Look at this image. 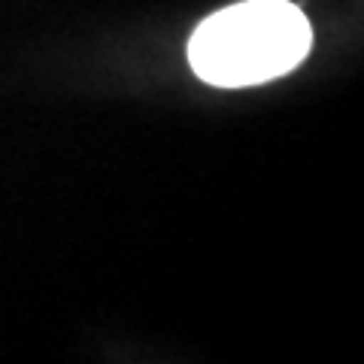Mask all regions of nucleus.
<instances>
[{"label":"nucleus","instance_id":"obj_1","mask_svg":"<svg viewBox=\"0 0 364 364\" xmlns=\"http://www.w3.org/2000/svg\"><path fill=\"white\" fill-rule=\"evenodd\" d=\"M310 21L289 0H243L203 18L188 64L207 85L246 88L294 70L310 52Z\"/></svg>","mask_w":364,"mask_h":364}]
</instances>
